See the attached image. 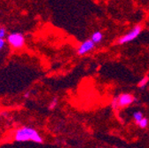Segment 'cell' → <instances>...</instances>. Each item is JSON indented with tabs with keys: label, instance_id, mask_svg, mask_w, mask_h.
<instances>
[{
	"label": "cell",
	"instance_id": "9",
	"mask_svg": "<svg viewBox=\"0 0 149 148\" xmlns=\"http://www.w3.org/2000/svg\"><path fill=\"white\" fill-rule=\"evenodd\" d=\"M7 35V29L4 26H0V38H6Z\"/></svg>",
	"mask_w": 149,
	"mask_h": 148
},
{
	"label": "cell",
	"instance_id": "12",
	"mask_svg": "<svg viewBox=\"0 0 149 148\" xmlns=\"http://www.w3.org/2000/svg\"><path fill=\"white\" fill-rule=\"evenodd\" d=\"M111 106H112V107H113L114 109H116L117 107H119V106H118V100H117V98L113 99V100H112V103H111Z\"/></svg>",
	"mask_w": 149,
	"mask_h": 148
},
{
	"label": "cell",
	"instance_id": "5",
	"mask_svg": "<svg viewBox=\"0 0 149 148\" xmlns=\"http://www.w3.org/2000/svg\"><path fill=\"white\" fill-rule=\"evenodd\" d=\"M117 100H118V106L124 107L132 104L134 101V98L132 95H130L129 93H123L117 97Z\"/></svg>",
	"mask_w": 149,
	"mask_h": 148
},
{
	"label": "cell",
	"instance_id": "13",
	"mask_svg": "<svg viewBox=\"0 0 149 148\" xmlns=\"http://www.w3.org/2000/svg\"><path fill=\"white\" fill-rule=\"evenodd\" d=\"M6 41L5 40V38H0V51L6 47Z\"/></svg>",
	"mask_w": 149,
	"mask_h": 148
},
{
	"label": "cell",
	"instance_id": "7",
	"mask_svg": "<svg viewBox=\"0 0 149 148\" xmlns=\"http://www.w3.org/2000/svg\"><path fill=\"white\" fill-rule=\"evenodd\" d=\"M148 82H149V77H148V76H145V77H144L143 79H141L140 82L139 83V87L140 89L146 88V86L147 85Z\"/></svg>",
	"mask_w": 149,
	"mask_h": 148
},
{
	"label": "cell",
	"instance_id": "4",
	"mask_svg": "<svg viewBox=\"0 0 149 148\" xmlns=\"http://www.w3.org/2000/svg\"><path fill=\"white\" fill-rule=\"evenodd\" d=\"M95 47V43L93 42L91 39H88V40H85L84 41L80 46L77 48V54L78 55H81V56H83V55H85L87 54L88 52L91 51L93 49H94Z\"/></svg>",
	"mask_w": 149,
	"mask_h": 148
},
{
	"label": "cell",
	"instance_id": "3",
	"mask_svg": "<svg viewBox=\"0 0 149 148\" xmlns=\"http://www.w3.org/2000/svg\"><path fill=\"white\" fill-rule=\"evenodd\" d=\"M141 31H142L141 26L137 25V26L133 27L132 28V30H130L128 33H126L125 35L121 36V38L117 41V44H127V43L133 41L134 39H136L138 36L140 35Z\"/></svg>",
	"mask_w": 149,
	"mask_h": 148
},
{
	"label": "cell",
	"instance_id": "11",
	"mask_svg": "<svg viewBox=\"0 0 149 148\" xmlns=\"http://www.w3.org/2000/svg\"><path fill=\"white\" fill-rule=\"evenodd\" d=\"M139 127L141 128V129H144V128H146V126H147V124H148V120L146 119V118H142L141 119V121L139 122Z\"/></svg>",
	"mask_w": 149,
	"mask_h": 148
},
{
	"label": "cell",
	"instance_id": "6",
	"mask_svg": "<svg viewBox=\"0 0 149 148\" xmlns=\"http://www.w3.org/2000/svg\"><path fill=\"white\" fill-rule=\"evenodd\" d=\"M103 34H102V32H100V31H95L94 33H93L92 35H91V39L95 43V44H99V43H100L102 40H103Z\"/></svg>",
	"mask_w": 149,
	"mask_h": 148
},
{
	"label": "cell",
	"instance_id": "1",
	"mask_svg": "<svg viewBox=\"0 0 149 148\" xmlns=\"http://www.w3.org/2000/svg\"><path fill=\"white\" fill-rule=\"evenodd\" d=\"M15 140L20 142L29 141V140L34 141L36 143L43 142V139L38 134V132L36 129L29 127H23L20 129H18L15 133Z\"/></svg>",
	"mask_w": 149,
	"mask_h": 148
},
{
	"label": "cell",
	"instance_id": "10",
	"mask_svg": "<svg viewBox=\"0 0 149 148\" xmlns=\"http://www.w3.org/2000/svg\"><path fill=\"white\" fill-rule=\"evenodd\" d=\"M57 104H58V99H57V98H54V99L51 101V103L49 104L48 108H49L50 110H52V109H54L56 106H57Z\"/></svg>",
	"mask_w": 149,
	"mask_h": 148
},
{
	"label": "cell",
	"instance_id": "2",
	"mask_svg": "<svg viewBox=\"0 0 149 148\" xmlns=\"http://www.w3.org/2000/svg\"><path fill=\"white\" fill-rule=\"evenodd\" d=\"M7 44L14 50H21L25 45V36L21 32H12L6 36Z\"/></svg>",
	"mask_w": 149,
	"mask_h": 148
},
{
	"label": "cell",
	"instance_id": "14",
	"mask_svg": "<svg viewBox=\"0 0 149 148\" xmlns=\"http://www.w3.org/2000/svg\"><path fill=\"white\" fill-rule=\"evenodd\" d=\"M29 95H30L29 92H26V93L24 94V98H29Z\"/></svg>",
	"mask_w": 149,
	"mask_h": 148
},
{
	"label": "cell",
	"instance_id": "8",
	"mask_svg": "<svg viewBox=\"0 0 149 148\" xmlns=\"http://www.w3.org/2000/svg\"><path fill=\"white\" fill-rule=\"evenodd\" d=\"M133 118L136 121V122L139 123L141 121V119L143 118V114L141 112H139V111H137V112H135L133 114Z\"/></svg>",
	"mask_w": 149,
	"mask_h": 148
}]
</instances>
